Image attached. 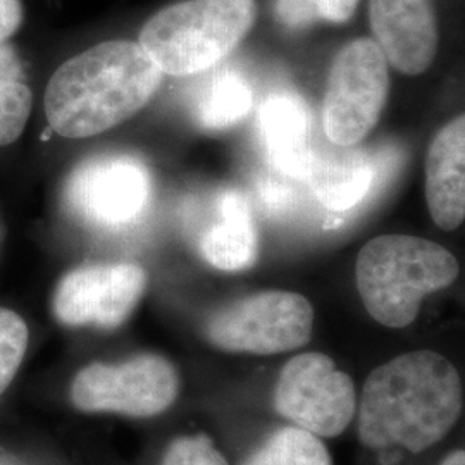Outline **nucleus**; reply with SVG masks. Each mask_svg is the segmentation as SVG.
<instances>
[{
	"label": "nucleus",
	"mask_w": 465,
	"mask_h": 465,
	"mask_svg": "<svg viewBox=\"0 0 465 465\" xmlns=\"http://www.w3.org/2000/svg\"><path fill=\"white\" fill-rule=\"evenodd\" d=\"M184 230L211 266L236 272L253 266L259 252L257 230L247 199L232 188H221L190 202Z\"/></svg>",
	"instance_id": "11"
},
{
	"label": "nucleus",
	"mask_w": 465,
	"mask_h": 465,
	"mask_svg": "<svg viewBox=\"0 0 465 465\" xmlns=\"http://www.w3.org/2000/svg\"><path fill=\"white\" fill-rule=\"evenodd\" d=\"M441 465H465L464 451H462V450L453 451L451 455H449V457L443 460V464Z\"/></svg>",
	"instance_id": "23"
},
{
	"label": "nucleus",
	"mask_w": 465,
	"mask_h": 465,
	"mask_svg": "<svg viewBox=\"0 0 465 465\" xmlns=\"http://www.w3.org/2000/svg\"><path fill=\"white\" fill-rule=\"evenodd\" d=\"M259 130L267 159L280 173L303 180L312 149V119L305 102L280 94L264 102Z\"/></svg>",
	"instance_id": "15"
},
{
	"label": "nucleus",
	"mask_w": 465,
	"mask_h": 465,
	"mask_svg": "<svg viewBox=\"0 0 465 465\" xmlns=\"http://www.w3.org/2000/svg\"><path fill=\"white\" fill-rule=\"evenodd\" d=\"M378 176L376 159L355 145H312L305 182L330 211L343 213L367 197Z\"/></svg>",
	"instance_id": "13"
},
{
	"label": "nucleus",
	"mask_w": 465,
	"mask_h": 465,
	"mask_svg": "<svg viewBox=\"0 0 465 465\" xmlns=\"http://www.w3.org/2000/svg\"><path fill=\"white\" fill-rule=\"evenodd\" d=\"M152 199L147 166L132 155H100L76 167L64 188L69 213L100 230H124L145 214Z\"/></svg>",
	"instance_id": "7"
},
{
	"label": "nucleus",
	"mask_w": 465,
	"mask_h": 465,
	"mask_svg": "<svg viewBox=\"0 0 465 465\" xmlns=\"http://www.w3.org/2000/svg\"><path fill=\"white\" fill-rule=\"evenodd\" d=\"M390 92L388 63L371 38L347 44L332 59L322 126L334 145H357L380 121Z\"/></svg>",
	"instance_id": "5"
},
{
	"label": "nucleus",
	"mask_w": 465,
	"mask_h": 465,
	"mask_svg": "<svg viewBox=\"0 0 465 465\" xmlns=\"http://www.w3.org/2000/svg\"><path fill=\"white\" fill-rule=\"evenodd\" d=\"M255 17V0H188L150 17L140 45L163 74H199L242 44Z\"/></svg>",
	"instance_id": "4"
},
{
	"label": "nucleus",
	"mask_w": 465,
	"mask_h": 465,
	"mask_svg": "<svg viewBox=\"0 0 465 465\" xmlns=\"http://www.w3.org/2000/svg\"><path fill=\"white\" fill-rule=\"evenodd\" d=\"M311 302L292 292H262L236 300L205 322L217 349L271 355L303 347L312 332Z\"/></svg>",
	"instance_id": "6"
},
{
	"label": "nucleus",
	"mask_w": 465,
	"mask_h": 465,
	"mask_svg": "<svg viewBox=\"0 0 465 465\" xmlns=\"http://www.w3.org/2000/svg\"><path fill=\"white\" fill-rule=\"evenodd\" d=\"M245 465H332L322 441L300 428H282Z\"/></svg>",
	"instance_id": "18"
},
{
	"label": "nucleus",
	"mask_w": 465,
	"mask_h": 465,
	"mask_svg": "<svg viewBox=\"0 0 465 465\" xmlns=\"http://www.w3.org/2000/svg\"><path fill=\"white\" fill-rule=\"evenodd\" d=\"M355 276L371 317L388 328H405L414 322L422 300L457 280L459 262L430 240L384 234L362 247Z\"/></svg>",
	"instance_id": "3"
},
{
	"label": "nucleus",
	"mask_w": 465,
	"mask_h": 465,
	"mask_svg": "<svg viewBox=\"0 0 465 465\" xmlns=\"http://www.w3.org/2000/svg\"><path fill=\"white\" fill-rule=\"evenodd\" d=\"M161 82L163 71L140 44H99L69 59L50 78V130L64 138L104 134L143 109Z\"/></svg>",
	"instance_id": "2"
},
{
	"label": "nucleus",
	"mask_w": 465,
	"mask_h": 465,
	"mask_svg": "<svg viewBox=\"0 0 465 465\" xmlns=\"http://www.w3.org/2000/svg\"><path fill=\"white\" fill-rule=\"evenodd\" d=\"M28 345V328L16 312L0 309V393L17 372Z\"/></svg>",
	"instance_id": "20"
},
{
	"label": "nucleus",
	"mask_w": 465,
	"mask_h": 465,
	"mask_svg": "<svg viewBox=\"0 0 465 465\" xmlns=\"http://www.w3.org/2000/svg\"><path fill=\"white\" fill-rule=\"evenodd\" d=\"M163 465H228L211 438L203 434L184 436L171 443Z\"/></svg>",
	"instance_id": "21"
},
{
	"label": "nucleus",
	"mask_w": 465,
	"mask_h": 465,
	"mask_svg": "<svg viewBox=\"0 0 465 465\" xmlns=\"http://www.w3.org/2000/svg\"><path fill=\"white\" fill-rule=\"evenodd\" d=\"M253 94L245 78L226 71L213 78L195 107V116L205 130H224L247 116Z\"/></svg>",
	"instance_id": "16"
},
{
	"label": "nucleus",
	"mask_w": 465,
	"mask_h": 465,
	"mask_svg": "<svg viewBox=\"0 0 465 465\" xmlns=\"http://www.w3.org/2000/svg\"><path fill=\"white\" fill-rule=\"evenodd\" d=\"M23 19L19 0H0V42L16 32Z\"/></svg>",
	"instance_id": "22"
},
{
	"label": "nucleus",
	"mask_w": 465,
	"mask_h": 465,
	"mask_svg": "<svg viewBox=\"0 0 465 465\" xmlns=\"http://www.w3.org/2000/svg\"><path fill=\"white\" fill-rule=\"evenodd\" d=\"M32 111V90L16 52L0 45V147L11 145L23 134Z\"/></svg>",
	"instance_id": "17"
},
{
	"label": "nucleus",
	"mask_w": 465,
	"mask_h": 465,
	"mask_svg": "<svg viewBox=\"0 0 465 465\" xmlns=\"http://www.w3.org/2000/svg\"><path fill=\"white\" fill-rule=\"evenodd\" d=\"M426 200L432 221L451 232L465 217V119H451L431 142L426 159Z\"/></svg>",
	"instance_id": "14"
},
{
	"label": "nucleus",
	"mask_w": 465,
	"mask_h": 465,
	"mask_svg": "<svg viewBox=\"0 0 465 465\" xmlns=\"http://www.w3.org/2000/svg\"><path fill=\"white\" fill-rule=\"evenodd\" d=\"M276 411L314 436L332 438L355 416L357 395L349 374L324 353H300L282 367L274 393Z\"/></svg>",
	"instance_id": "8"
},
{
	"label": "nucleus",
	"mask_w": 465,
	"mask_h": 465,
	"mask_svg": "<svg viewBox=\"0 0 465 465\" xmlns=\"http://www.w3.org/2000/svg\"><path fill=\"white\" fill-rule=\"evenodd\" d=\"M361 0H276L274 15L278 21L300 30L316 23H347L357 11Z\"/></svg>",
	"instance_id": "19"
},
{
	"label": "nucleus",
	"mask_w": 465,
	"mask_h": 465,
	"mask_svg": "<svg viewBox=\"0 0 465 465\" xmlns=\"http://www.w3.org/2000/svg\"><path fill=\"white\" fill-rule=\"evenodd\" d=\"M462 407V382L449 359L431 350L399 355L367 378L361 441L371 449L399 445L419 453L445 438Z\"/></svg>",
	"instance_id": "1"
},
{
	"label": "nucleus",
	"mask_w": 465,
	"mask_h": 465,
	"mask_svg": "<svg viewBox=\"0 0 465 465\" xmlns=\"http://www.w3.org/2000/svg\"><path fill=\"white\" fill-rule=\"evenodd\" d=\"M178 390V374L166 359L142 355L123 364L84 367L73 381L71 399L84 412L149 417L164 412Z\"/></svg>",
	"instance_id": "9"
},
{
	"label": "nucleus",
	"mask_w": 465,
	"mask_h": 465,
	"mask_svg": "<svg viewBox=\"0 0 465 465\" xmlns=\"http://www.w3.org/2000/svg\"><path fill=\"white\" fill-rule=\"evenodd\" d=\"M145 284V271L130 262L78 267L59 282L54 311L67 326L116 328L132 314Z\"/></svg>",
	"instance_id": "10"
},
{
	"label": "nucleus",
	"mask_w": 465,
	"mask_h": 465,
	"mask_svg": "<svg viewBox=\"0 0 465 465\" xmlns=\"http://www.w3.org/2000/svg\"><path fill=\"white\" fill-rule=\"evenodd\" d=\"M369 19L386 63L409 76L431 66L440 44L432 0H369Z\"/></svg>",
	"instance_id": "12"
}]
</instances>
